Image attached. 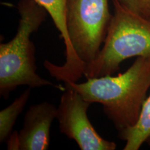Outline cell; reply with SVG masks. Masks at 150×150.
<instances>
[{
    "mask_svg": "<svg viewBox=\"0 0 150 150\" xmlns=\"http://www.w3.org/2000/svg\"><path fill=\"white\" fill-rule=\"evenodd\" d=\"M146 142H147L148 145L150 146V136L149 137V138H148V139L147 140V141H146Z\"/></svg>",
    "mask_w": 150,
    "mask_h": 150,
    "instance_id": "12",
    "label": "cell"
},
{
    "mask_svg": "<svg viewBox=\"0 0 150 150\" xmlns=\"http://www.w3.org/2000/svg\"><path fill=\"white\" fill-rule=\"evenodd\" d=\"M112 16L108 0H67L66 24L72 63L61 81L76 82L97 58Z\"/></svg>",
    "mask_w": 150,
    "mask_h": 150,
    "instance_id": "4",
    "label": "cell"
},
{
    "mask_svg": "<svg viewBox=\"0 0 150 150\" xmlns=\"http://www.w3.org/2000/svg\"><path fill=\"white\" fill-rule=\"evenodd\" d=\"M114 13L104 45L93 63L85 67L87 79L112 75L125 60L150 56V18L129 11L112 0Z\"/></svg>",
    "mask_w": 150,
    "mask_h": 150,
    "instance_id": "3",
    "label": "cell"
},
{
    "mask_svg": "<svg viewBox=\"0 0 150 150\" xmlns=\"http://www.w3.org/2000/svg\"><path fill=\"white\" fill-rule=\"evenodd\" d=\"M18 9L20 20L16 35L0 44V95L7 99L20 86H52L64 91L65 86L56 85L36 72L35 48L31 35L38 31L48 13L35 0H20Z\"/></svg>",
    "mask_w": 150,
    "mask_h": 150,
    "instance_id": "2",
    "label": "cell"
},
{
    "mask_svg": "<svg viewBox=\"0 0 150 150\" xmlns=\"http://www.w3.org/2000/svg\"><path fill=\"white\" fill-rule=\"evenodd\" d=\"M65 86L91 103L102 105L103 111L118 131L134 126L150 88V56H138L126 72L87 79L86 82H65Z\"/></svg>",
    "mask_w": 150,
    "mask_h": 150,
    "instance_id": "1",
    "label": "cell"
},
{
    "mask_svg": "<svg viewBox=\"0 0 150 150\" xmlns=\"http://www.w3.org/2000/svg\"><path fill=\"white\" fill-rule=\"evenodd\" d=\"M51 16L56 27L61 33L65 46V61L59 65L50 61H45L44 66L52 77L61 81L72 65V52L67 35L66 24V10L67 0H35Z\"/></svg>",
    "mask_w": 150,
    "mask_h": 150,
    "instance_id": "7",
    "label": "cell"
},
{
    "mask_svg": "<svg viewBox=\"0 0 150 150\" xmlns=\"http://www.w3.org/2000/svg\"><path fill=\"white\" fill-rule=\"evenodd\" d=\"M7 149L9 150L20 149V142L19 132L17 131H13L7 138Z\"/></svg>",
    "mask_w": 150,
    "mask_h": 150,
    "instance_id": "11",
    "label": "cell"
},
{
    "mask_svg": "<svg viewBox=\"0 0 150 150\" xmlns=\"http://www.w3.org/2000/svg\"><path fill=\"white\" fill-rule=\"evenodd\" d=\"M115 1L135 13L150 18V0H115Z\"/></svg>",
    "mask_w": 150,
    "mask_h": 150,
    "instance_id": "10",
    "label": "cell"
},
{
    "mask_svg": "<svg viewBox=\"0 0 150 150\" xmlns=\"http://www.w3.org/2000/svg\"><path fill=\"white\" fill-rule=\"evenodd\" d=\"M31 87L24 91L11 104L0 112V142H4L13 132L17 118L23 110L31 95Z\"/></svg>",
    "mask_w": 150,
    "mask_h": 150,
    "instance_id": "9",
    "label": "cell"
},
{
    "mask_svg": "<svg viewBox=\"0 0 150 150\" xmlns=\"http://www.w3.org/2000/svg\"><path fill=\"white\" fill-rule=\"evenodd\" d=\"M57 107L47 102L30 106L19 131L20 150H47L50 141V127L56 119Z\"/></svg>",
    "mask_w": 150,
    "mask_h": 150,
    "instance_id": "6",
    "label": "cell"
},
{
    "mask_svg": "<svg viewBox=\"0 0 150 150\" xmlns=\"http://www.w3.org/2000/svg\"><path fill=\"white\" fill-rule=\"evenodd\" d=\"M150 136V95L142 106L134 126L119 131L118 137L126 142L124 150H138Z\"/></svg>",
    "mask_w": 150,
    "mask_h": 150,
    "instance_id": "8",
    "label": "cell"
},
{
    "mask_svg": "<svg viewBox=\"0 0 150 150\" xmlns=\"http://www.w3.org/2000/svg\"><path fill=\"white\" fill-rule=\"evenodd\" d=\"M91 104L77 91L65 87L57 107L60 131L81 150H115V142L103 138L90 122L87 111Z\"/></svg>",
    "mask_w": 150,
    "mask_h": 150,
    "instance_id": "5",
    "label": "cell"
}]
</instances>
